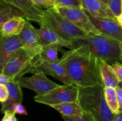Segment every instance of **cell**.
Wrapping results in <instances>:
<instances>
[{"instance_id": "38", "label": "cell", "mask_w": 122, "mask_h": 121, "mask_svg": "<svg viewBox=\"0 0 122 121\" xmlns=\"http://www.w3.org/2000/svg\"><path fill=\"white\" fill-rule=\"evenodd\" d=\"M6 1V0H0V2H2V1Z\"/></svg>"}, {"instance_id": "33", "label": "cell", "mask_w": 122, "mask_h": 121, "mask_svg": "<svg viewBox=\"0 0 122 121\" xmlns=\"http://www.w3.org/2000/svg\"><path fill=\"white\" fill-rule=\"evenodd\" d=\"M113 121H122V113H116Z\"/></svg>"}, {"instance_id": "34", "label": "cell", "mask_w": 122, "mask_h": 121, "mask_svg": "<svg viewBox=\"0 0 122 121\" xmlns=\"http://www.w3.org/2000/svg\"><path fill=\"white\" fill-rule=\"evenodd\" d=\"M116 19H117V21L119 22V23L122 26V11L121 14H120L119 16L117 17Z\"/></svg>"}, {"instance_id": "32", "label": "cell", "mask_w": 122, "mask_h": 121, "mask_svg": "<svg viewBox=\"0 0 122 121\" xmlns=\"http://www.w3.org/2000/svg\"><path fill=\"white\" fill-rule=\"evenodd\" d=\"M11 80L10 78L7 75H5L3 74H0V85L4 84V85H7L8 82Z\"/></svg>"}, {"instance_id": "15", "label": "cell", "mask_w": 122, "mask_h": 121, "mask_svg": "<svg viewBox=\"0 0 122 121\" xmlns=\"http://www.w3.org/2000/svg\"><path fill=\"white\" fill-rule=\"evenodd\" d=\"M6 85L8 90L9 96L7 100L2 103L1 111L3 113L5 112H12L11 109L13 104L15 103H22L23 100L21 87L19 85L18 81H10Z\"/></svg>"}, {"instance_id": "13", "label": "cell", "mask_w": 122, "mask_h": 121, "mask_svg": "<svg viewBox=\"0 0 122 121\" xmlns=\"http://www.w3.org/2000/svg\"><path fill=\"white\" fill-rule=\"evenodd\" d=\"M37 31L39 36L41 46L55 45L60 47H67L70 50L75 48L72 42L63 39L55 32L44 25H40V28L37 29Z\"/></svg>"}, {"instance_id": "17", "label": "cell", "mask_w": 122, "mask_h": 121, "mask_svg": "<svg viewBox=\"0 0 122 121\" xmlns=\"http://www.w3.org/2000/svg\"><path fill=\"white\" fill-rule=\"evenodd\" d=\"M26 20L23 17H14L0 26V34L4 37L19 36L23 29Z\"/></svg>"}, {"instance_id": "30", "label": "cell", "mask_w": 122, "mask_h": 121, "mask_svg": "<svg viewBox=\"0 0 122 121\" xmlns=\"http://www.w3.org/2000/svg\"><path fill=\"white\" fill-rule=\"evenodd\" d=\"M4 115L2 117L1 121H17L16 117H15V114L13 112H5L4 113Z\"/></svg>"}, {"instance_id": "16", "label": "cell", "mask_w": 122, "mask_h": 121, "mask_svg": "<svg viewBox=\"0 0 122 121\" xmlns=\"http://www.w3.org/2000/svg\"><path fill=\"white\" fill-rule=\"evenodd\" d=\"M23 47L35 48L41 46L39 36L36 28L27 20L22 32L19 35Z\"/></svg>"}, {"instance_id": "12", "label": "cell", "mask_w": 122, "mask_h": 121, "mask_svg": "<svg viewBox=\"0 0 122 121\" xmlns=\"http://www.w3.org/2000/svg\"><path fill=\"white\" fill-rule=\"evenodd\" d=\"M21 9L27 20L36 22L39 25L42 21L44 9L33 3L32 0H6Z\"/></svg>"}, {"instance_id": "7", "label": "cell", "mask_w": 122, "mask_h": 121, "mask_svg": "<svg viewBox=\"0 0 122 121\" xmlns=\"http://www.w3.org/2000/svg\"><path fill=\"white\" fill-rule=\"evenodd\" d=\"M35 102L50 106L67 102H78V87L69 85H60L50 92L33 97Z\"/></svg>"}, {"instance_id": "6", "label": "cell", "mask_w": 122, "mask_h": 121, "mask_svg": "<svg viewBox=\"0 0 122 121\" xmlns=\"http://www.w3.org/2000/svg\"><path fill=\"white\" fill-rule=\"evenodd\" d=\"M42 72L45 74L52 76L62 82L64 85L77 86L76 83L69 77L64 66L58 61L48 62L41 60L36 57L30 66L27 69L25 74L36 73Z\"/></svg>"}, {"instance_id": "24", "label": "cell", "mask_w": 122, "mask_h": 121, "mask_svg": "<svg viewBox=\"0 0 122 121\" xmlns=\"http://www.w3.org/2000/svg\"><path fill=\"white\" fill-rule=\"evenodd\" d=\"M65 121H95L92 116L88 113L83 112L82 116H61Z\"/></svg>"}, {"instance_id": "41", "label": "cell", "mask_w": 122, "mask_h": 121, "mask_svg": "<svg viewBox=\"0 0 122 121\" xmlns=\"http://www.w3.org/2000/svg\"></svg>"}, {"instance_id": "25", "label": "cell", "mask_w": 122, "mask_h": 121, "mask_svg": "<svg viewBox=\"0 0 122 121\" xmlns=\"http://www.w3.org/2000/svg\"><path fill=\"white\" fill-rule=\"evenodd\" d=\"M108 6L116 17L122 13V0H108Z\"/></svg>"}, {"instance_id": "19", "label": "cell", "mask_w": 122, "mask_h": 121, "mask_svg": "<svg viewBox=\"0 0 122 121\" xmlns=\"http://www.w3.org/2000/svg\"><path fill=\"white\" fill-rule=\"evenodd\" d=\"M17 16L23 17L26 19L23 11L11 3L7 1L0 2V26Z\"/></svg>"}, {"instance_id": "26", "label": "cell", "mask_w": 122, "mask_h": 121, "mask_svg": "<svg viewBox=\"0 0 122 121\" xmlns=\"http://www.w3.org/2000/svg\"><path fill=\"white\" fill-rule=\"evenodd\" d=\"M35 4L42 9H47L54 7V1L52 0H32Z\"/></svg>"}, {"instance_id": "27", "label": "cell", "mask_w": 122, "mask_h": 121, "mask_svg": "<svg viewBox=\"0 0 122 121\" xmlns=\"http://www.w3.org/2000/svg\"><path fill=\"white\" fill-rule=\"evenodd\" d=\"M12 112L15 114H19L21 115H27V112L25 106L21 103H15L12 106Z\"/></svg>"}, {"instance_id": "4", "label": "cell", "mask_w": 122, "mask_h": 121, "mask_svg": "<svg viewBox=\"0 0 122 121\" xmlns=\"http://www.w3.org/2000/svg\"><path fill=\"white\" fill-rule=\"evenodd\" d=\"M40 25H44L63 39L71 42L74 39L89 34L79 28L61 15L55 7L44 9L42 21Z\"/></svg>"}, {"instance_id": "37", "label": "cell", "mask_w": 122, "mask_h": 121, "mask_svg": "<svg viewBox=\"0 0 122 121\" xmlns=\"http://www.w3.org/2000/svg\"><path fill=\"white\" fill-rule=\"evenodd\" d=\"M118 86L120 87L122 89V82H120V83H119V85H118Z\"/></svg>"}, {"instance_id": "18", "label": "cell", "mask_w": 122, "mask_h": 121, "mask_svg": "<svg viewBox=\"0 0 122 121\" xmlns=\"http://www.w3.org/2000/svg\"><path fill=\"white\" fill-rule=\"evenodd\" d=\"M99 65L104 87H110L116 88L119 85L120 81L110 64L102 59H99Z\"/></svg>"}, {"instance_id": "14", "label": "cell", "mask_w": 122, "mask_h": 121, "mask_svg": "<svg viewBox=\"0 0 122 121\" xmlns=\"http://www.w3.org/2000/svg\"><path fill=\"white\" fill-rule=\"evenodd\" d=\"M82 8L95 17L104 18H116L107 5L100 0H80Z\"/></svg>"}, {"instance_id": "9", "label": "cell", "mask_w": 122, "mask_h": 121, "mask_svg": "<svg viewBox=\"0 0 122 121\" xmlns=\"http://www.w3.org/2000/svg\"><path fill=\"white\" fill-rule=\"evenodd\" d=\"M18 83L21 88L34 91L37 96L45 94L60 85L47 78L42 72L33 74L30 77H22L18 80Z\"/></svg>"}, {"instance_id": "35", "label": "cell", "mask_w": 122, "mask_h": 121, "mask_svg": "<svg viewBox=\"0 0 122 121\" xmlns=\"http://www.w3.org/2000/svg\"><path fill=\"white\" fill-rule=\"evenodd\" d=\"M120 53H121V56H120V57H121V59L122 60V42L120 43Z\"/></svg>"}, {"instance_id": "23", "label": "cell", "mask_w": 122, "mask_h": 121, "mask_svg": "<svg viewBox=\"0 0 122 121\" xmlns=\"http://www.w3.org/2000/svg\"><path fill=\"white\" fill-rule=\"evenodd\" d=\"M54 7H72L82 8L80 0H55Z\"/></svg>"}, {"instance_id": "31", "label": "cell", "mask_w": 122, "mask_h": 121, "mask_svg": "<svg viewBox=\"0 0 122 121\" xmlns=\"http://www.w3.org/2000/svg\"><path fill=\"white\" fill-rule=\"evenodd\" d=\"M116 90L118 104H119L118 113H122V89L119 86H117L116 88Z\"/></svg>"}, {"instance_id": "5", "label": "cell", "mask_w": 122, "mask_h": 121, "mask_svg": "<svg viewBox=\"0 0 122 121\" xmlns=\"http://www.w3.org/2000/svg\"><path fill=\"white\" fill-rule=\"evenodd\" d=\"M41 50V46L35 48H19L7 62L2 74L8 76L11 81H18L23 77L27 69Z\"/></svg>"}, {"instance_id": "8", "label": "cell", "mask_w": 122, "mask_h": 121, "mask_svg": "<svg viewBox=\"0 0 122 121\" xmlns=\"http://www.w3.org/2000/svg\"><path fill=\"white\" fill-rule=\"evenodd\" d=\"M55 8L61 15L83 32L94 35H102L82 8L72 7H55Z\"/></svg>"}, {"instance_id": "3", "label": "cell", "mask_w": 122, "mask_h": 121, "mask_svg": "<svg viewBox=\"0 0 122 121\" xmlns=\"http://www.w3.org/2000/svg\"><path fill=\"white\" fill-rule=\"evenodd\" d=\"M71 42L74 47L79 45H86L95 56L110 65L122 62L120 57V42L117 40L103 35L89 34L86 36L74 39Z\"/></svg>"}, {"instance_id": "28", "label": "cell", "mask_w": 122, "mask_h": 121, "mask_svg": "<svg viewBox=\"0 0 122 121\" xmlns=\"http://www.w3.org/2000/svg\"><path fill=\"white\" fill-rule=\"evenodd\" d=\"M9 92L6 85H0V102L1 103L6 102L8 98Z\"/></svg>"}, {"instance_id": "1", "label": "cell", "mask_w": 122, "mask_h": 121, "mask_svg": "<svg viewBox=\"0 0 122 121\" xmlns=\"http://www.w3.org/2000/svg\"><path fill=\"white\" fill-rule=\"evenodd\" d=\"M58 61L77 86L104 85L99 59L86 45H77L73 49L64 52Z\"/></svg>"}, {"instance_id": "39", "label": "cell", "mask_w": 122, "mask_h": 121, "mask_svg": "<svg viewBox=\"0 0 122 121\" xmlns=\"http://www.w3.org/2000/svg\"></svg>"}, {"instance_id": "40", "label": "cell", "mask_w": 122, "mask_h": 121, "mask_svg": "<svg viewBox=\"0 0 122 121\" xmlns=\"http://www.w3.org/2000/svg\"><path fill=\"white\" fill-rule=\"evenodd\" d=\"M52 1H55V0H52Z\"/></svg>"}, {"instance_id": "29", "label": "cell", "mask_w": 122, "mask_h": 121, "mask_svg": "<svg viewBox=\"0 0 122 121\" xmlns=\"http://www.w3.org/2000/svg\"><path fill=\"white\" fill-rule=\"evenodd\" d=\"M111 66L117 75L120 82H122V64L121 63L117 62L112 64Z\"/></svg>"}, {"instance_id": "36", "label": "cell", "mask_w": 122, "mask_h": 121, "mask_svg": "<svg viewBox=\"0 0 122 121\" xmlns=\"http://www.w3.org/2000/svg\"><path fill=\"white\" fill-rule=\"evenodd\" d=\"M101 1H102V2H103L104 4H105L107 5H108V0H100Z\"/></svg>"}, {"instance_id": "20", "label": "cell", "mask_w": 122, "mask_h": 121, "mask_svg": "<svg viewBox=\"0 0 122 121\" xmlns=\"http://www.w3.org/2000/svg\"><path fill=\"white\" fill-rule=\"evenodd\" d=\"M51 107L58 111L61 116H82L83 113L78 102L54 104L51 105Z\"/></svg>"}, {"instance_id": "11", "label": "cell", "mask_w": 122, "mask_h": 121, "mask_svg": "<svg viewBox=\"0 0 122 121\" xmlns=\"http://www.w3.org/2000/svg\"><path fill=\"white\" fill-rule=\"evenodd\" d=\"M22 47L19 36L4 37L0 34V74L11 56L15 51Z\"/></svg>"}, {"instance_id": "10", "label": "cell", "mask_w": 122, "mask_h": 121, "mask_svg": "<svg viewBox=\"0 0 122 121\" xmlns=\"http://www.w3.org/2000/svg\"><path fill=\"white\" fill-rule=\"evenodd\" d=\"M93 24L102 33V35L122 42V27L116 18L95 17L84 9Z\"/></svg>"}, {"instance_id": "2", "label": "cell", "mask_w": 122, "mask_h": 121, "mask_svg": "<svg viewBox=\"0 0 122 121\" xmlns=\"http://www.w3.org/2000/svg\"><path fill=\"white\" fill-rule=\"evenodd\" d=\"M78 87V103L83 112L90 114L95 121H113L115 113L108 107L104 85Z\"/></svg>"}, {"instance_id": "21", "label": "cell", "mask_w": 122, "mask_h": 121, "mask_svg": "<svg viewBox=\"0 0 122 121\" xmlns=\"http://www.w3.org/2000/svg\"><path fill=\"white\" fill-rule=\"evenodd\" d=\"M60 47L58 45H55L42 46L41 51L36 56L37 58L45 61H57L59 59L58 57V52Z\"/></svg>"}, {"instance_id": "22", "label": "cell", "mask_w": 122, "mask_h": 121, "mask_svg": "<svg viewBox=\"0 0 122 121\" xmlns=\"http://www.w3.org/2000/svg\"><path fill=\"white\" fill-rule=\"evenodd\" d=\"M104 94L106 102L114 113H118L119 104L116 88L110 87H104Z\"/></svg>"}]
</instances>
